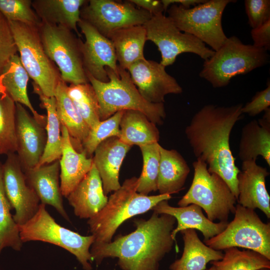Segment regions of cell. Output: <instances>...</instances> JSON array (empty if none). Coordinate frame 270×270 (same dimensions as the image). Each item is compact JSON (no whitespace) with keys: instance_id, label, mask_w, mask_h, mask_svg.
<instances>
[{"instance_id":"obj_1","label":"cell","mask_w":270,"mask_h":270,"mask_svg":"<svg viewBox=\"0 0 270 270\" xmlns=\"http://www.w3.org/2000/svg\"><path fill=\"white\" fill-rule=\"evenodd\" d=\"M242 104L230 106L206 104L192 117L185 134L196 159L207 164L210 173L218 175L237 199V176L240 170L235 164L230 145L232 130L242 114Z\"/></svg>"},{"instance_id":"obj_2","label":"cell","mask_w":270,"mask_h":270,"mask_svg":"<svg viewBox=\"0 0 270 270\" xmlns=\"http://www.w3.org/2000/svg\"><path fill=\"white\" fill-rule=\"evenodd\" d=\"M176 219L154 211L147 220H134L136 230L118 236L108 243L93 242L90 248L92 262L100 264L106 258H117L122 270H159L160 262L172 248V236Z\"/></svg>"},{"instance_id":"obj_3","label":"cell","mask_w":270,"mask_h":270,"mask_svg":"<svg viewBox=\"0 0 270 270\" xmlns=\"http://www.w3.org/2000/svg\"><path fill=\"white\" fill-rule=\"evenodd\" d=\"M138 178L126 179L120 187L114 192L104 208L88 219L90 231L94 242L108 243L118 227L126 220L152 210L158 202L169 200L171 195L146 196L137 192Z\"/></svg>"},{"instance_id":"obj_4","label":"cell","mask_w":270,"mask_h":270,"mask_svg":"<svg viewBox=\"0 0 270 270\" xmlns=\"http://www.w3.org/2000/svg\"><path fill=\"white\" fill-rule=\"evenodd\" d=\"M106 70L109 78L108 82L96 80L85 72L97 96L100 120L119 111L134 110L144 114L156 124H163L166 116L164 103L153 104L146 101L133 83L127 70L118 66V74H116L109 68Z\"/></svg>"},{"instance_id":"obj_5","label":"cell","mask_w":270,"mask_h":270,"mask_svg":"<svg viewBox=\"0 0 270 270\" xmlns=\"http://www.w3.org/2000/svg\"><path fill=\"white\" fill-rule=\"evenodd\" d=\"M269 61L266 50L244 44L233 36L228 38L220 48L204 60L199 76L214 88H222L234 77L246 74Z\"/></svg>"},{"instance_id":"obj_6","label":"cell","mask_w":270,"mask_h":270,"mask_svg":"<svg viewBox=\"0 0 270 270\" xmlns=\"http://www.w3.org/2000/svg\"><path fill=\"white\" fill-rule=\"evenodd\" d=\"M194 174L186 194L178 202L179 206L195 204L206 212L212 222H228L234 213L236 199L226 182L217 174L210 173L206 163L200 159L192 163Z\"/></svg>"},{"instance_id":"obj_7","label":"cell","mask_w":270,"mask_h":270,"mask_svg":"<svg viewBox=\"0 0 270 270\" xmlns=\"http://www.w3.org/2000/svg\"><path fill=\"white\" fill-rule=\"evenodd\" d=\"M22 242L41 241L60 246L74 255L84 270H92V260L90 248L94 242L92 235L84 236L58 224L40 204L34 216L18 226Z\"/></svg>"},{"instance_id":"obj_8","label":"cell","mask_w":270,"mask_h":270,"mask_svg":"<svg viewBox=\"0 0 270 270\" xmlns=\"http://www.w3.org/2000/svg\"><path fill=\"white\" fill-rule=\"evenodd\" d=\"M22 64L29 76L48 97L54 96L62 80L59 70L42 46L38 26L8 22Z\"/></svg>"},{"instance_id":"obj_9","label":"cell","mask_w":270,"mask_h":270,"mask_svg":"<svg viewBox=\"0 0 270 270\" xmlns=\"http://www.w3.org/2000/svg\"><path fill=\"white\" fill-rule=\"evenodd\" d=\"M40 40L48 58L56 64L61 79L77 84L89 82L82 62V41L70 29L42 22L38 26Z\"/></svg>"},{"instance_id":"obj_10","label":"cell","mask_w":270,"mask_h":270,"mask_svg":"<svg viewBox=\"0 0 270 270\" xmlns=\"http://www.w3.org/2000/svg\"><path fill=\"white\" fill-rule=\"evenodd\" d=\"M232 0H208L192 8L172 4L169 17L182 32L192 34L216 51L228 37L222 24L223 12Z\"/></svg>"},{"instance_id":"obj_11","label":"cell","mask_w":270,"mask_h":270,"mask_svg":"<svg viewBox=\"0 0 270 270\" xmlns=\"http://www.w3.org/2000/svg\"><path fill=\"white\" fill-rule=\"evenodd\" d=\"M234 218L220 234L204 243L222 250L230 248L252 250L270 260V223L264 222L254 210L236 204Z\"/></svg>"},{"instance_id":"obj_12","label":"cell","mask_w":270,"mask_h":270,"mask_svg":"<svg viewBox=\"0 0 270 270\" xmlns=\"http://www.w3.org/2000/svg\"><path fill=\"white\" fill-rule=\"evenodd\" d=\"M146 40L153 42L161 54L160 63L166 67L172 64L176 57L184 52L197 54L204 60L214 51L189 34L180 31L172 20L163 14L152 16L144 25Z\"/></svg>"},{"instance_id":"obj_13","label":"cell","mask_w":270,"mask_h":270,"mask_svg":"<svg viewBox=\"0 0 270 270\" xmlns=\"http://www.w3.org/2000/svg\"><path fill=\"white\" fill-rule=\"evenodd\" d=\"M152 16L130 0H90L80 10V18L106 38L116 30L144 25Z\"/></svg>"},{"instance_id":"obj_14","label":"cell","mask_w":270,"mask_h":270,"mask_svg":"<svg viewBox=\"0 0 270 270\" xmlns=\"http://www.w3.org/2000/svg\"><path fill=\"white\" fill-rule=\"evenodd\" d=\"M6 156L2 164L4 188L10 204L15 210L13 218L18 226L34 216L40 202L27 183L17 154L10 153Z\"/></svg>"},{"instance_id":"obj_15","label":"cell","mask_w":270,"mask_h":270,"mask_svg":"<svg viewBox=\"0 0 270 270\" xmlns=\"http://www.w3.org/2000/svg\"><path fill=\"white\" fill-rule=\"evenodd\" d=\"M165 68L160 62L144 58L134 63L127 70L142 96L150 102L160 104L164 102L167 94L182 92L177 80Z\"/></svg>"},{"instance_id":"obj_16","label":"cell","mask_w":270,"mask_h":270,"mask_svg":"<svg viewBox=\"0 0 270 270\" xmlns=\"http://www.w3.org/2000/svg\"><path fill=\"white\" fill-rule=\"evenodd\" d=\"M78 26L85 37V42L82 45L85 72L100 82H108L106 68L118 74V66L112 42L81 18Z\"/></svg>"},{"instance_id":"obj_17","label":"cell","mask_w":270,"mask_h":270,"mask_svg":"<svg viewBox=\"0 0 270 270\" xmlns=\"http://www.w3.org/2000/svg\"><path fill=\"white\" fill-rule=\"evenodd\" d=\"M16 106V153L23 170L37 166L46 144V125L30 114L22 104Z\"/></svg>"},{"instance_id":"obj_18","label":"cell","mask_w":270,"mask_h":270,"mask_svg":"<svg viewBox=\"0 0 270 270\" xmlns=\"http://www.w3.org/2000/svg\"><path fill=\"white\" fill-rule=\"evenodd\" d=\"M269 174L266 168L252 160L242 162V170L237 176L238 204L252 210H260L268 218H270V196L266 179Z\"/></svg>"},{"instance_id":"obj_19","label":"cell","mask_w":270,"mask_h":270,"mask_svg":"<svg viewBox=\"0 0 270 270\" xmlns=\"http://www.w3.org/2000/svg\"><path fill=\"white\" fill-rule=\"evenodd\" d=\"M23 171L27 183L36 194L40 204L53 206L70 222L64 206L60 190V160Z\"/></svg>"},{"instance_id":"obj_20","label":"cell","mask_w":270,"mask_h":270,"mask_svg":"<svg viewBox=\"0 0 270 270\" xmlns=\"http://www.w3.org/2000/svg\"><path fill=\"white\" fill-rule=\"evenodd\" d=\"M131 148L119 138L114 136L102 142L94 150L93 162L100 178L105 195L120 187V168Z\"/></svg>"},{"instance_id":"obj_21","label":"cell","mask_w":270,"mask_h":270,"mask_svg":"<svg viewBox=\"0 0 270 270\" xmlns=\"http://www.w3.org/2000/svg\"><path fill=\"white\" fill-rule=\"evenodd\" d=\"M152 210L159 214H165L174 216L177 222V226L172 232L173 240L176 242V236L178 232L186 229L197 230L206 240L222 232L228 222H214L209 220L203 214L202 208L195 204L186 206L174 207L170 206L168 200L158 202Z\"/></svg>"},{"instance_id":"obj_22","label":"cell","mask_w":270,"mask_h":270,"mask_svg":"<svg viewBox=\"0 0 270 270\" xmlns=\"http://www.w3.org/2000/svg\"><path fill=\"white\" fill-rule=\"evenodd\" d=\"M74 214L80 218L89 219L106 205L102 182L93 162L90 170L66 197Z\"/></svg>"},{"instance_id":"obj_23","label":"cell","mask_w":270,"mask_h":270,"mask_svg":"<svg viewBox=\"0 0 270 270\" xmlns=\"http://www.w3.org/2000/svg\"><path fill=\"white\" fill-rule=\"evenodd\" d=\"M62 154L60 159V184L62 196L66 198L88 173L93 164L92 158L73 146L66 128L61 126Z\"/></svg>"},{"instance_id":"obj_24","label":"cell","mask_w":270,"mask_h":270,"mask_svg":"<svg viewBox=\"0 0 270 270\" xmlns=\"http://www.w3.org/2000/svg\"><path fill=\"white\" fill-rule=\"evenodd\" d=\"M258 120H254L242 128L238 156L242 162L256 160L261 156L270 166V108Z\"/></svg>"},{"instance_id":"obj_25","label":"cell","mask_w":270,"mask_h":270,"mask_svg":"<svg viewBox=\"0 0 270 270\" xmlns=\"http://www.w3.org/2000/svg\"><path fill=\"white\" fill-rule=\"evenodd\" d=\"M87 1L34 0L32 7L42 22L67 28L80 37L77 26L80 20V10Z\"/></svg>"},{"instance_id":"obj_26","label":"cell","mask_w":270,"mask_h":270,"mask_svg":"<svg viewBox=\"0 0 270 270\" xmlns=\"http://www.w3.org/2000/svg\"><path fill=\"white\" fill-rule=\"evenodd\" d=\"M180 233L184 244L183 252L170 266V270H206L209 262L222 258L224 253L206 245L195 230L186 229Z\"/></svg>"},{"instance_id":"obj_27","label":"cell","mask_w":270,"mask_h":270,"mask_svg":"<svg viewBox=\"0 0 270 270\" xmlns=\"http://www.w3.org/2000/svg\"><path fill=\"white\" fill-rule=\"evenodd\" d=\"M29 76L17 54L8 61L0 75V86L4 92L16 103L27 107L34 118L42 124H46V116L38 114L32 104L28 95Z\"/></svg>"},{"instance_id":"obj_28","label":"cell","mask_w":270,"mask_h":270,"mask_svg":"<svg viewBox=\"0 0 270 270\" xmlns=\"http://www.w3.org/2000/svg\"><path fill=\"white\" fill-rule=\"evenodd\" d=\"M160 151L158 190L160 194L178 193L184 188L190 168L176 150H168L160 145Z\"/></svg>"},{"instance_id":"obj_29","label":"cell","mask_w":270,"mask_h":270,"mask_svg":"<svg viewBox=\"0 0 270 270\" xmlns=\"http://www.w3.org/2000/svg\"><path fill=\"white\" fill-rule=\"evenodd\" d=\"M114 46L118 66L128 70L136 62L144 59V48L146 34L143 25L121 28L108 38Z\"/></svg>"},{"instance_id":"obj_30","label":"cell","mask_w":270,"mask_h":270,"mask_svg":"<svg viewBox=\"0 0 270 270\" xmlns=\"http://www.w3.org/2000/svg\"><path fill=\"white\" fill-rule=\"evenodd\" d=\"M68 85L61 80L56 89L57 114L61 126L67 130L75 149L82 151V144L90 128L84 120L67 92Z\"/></svg>"},{"instance_id":"obj_31","label":"cell","mask_w":270,"mask_h":270,"mask_svg":"<svg viewBox=\"0 0 270 270\" xmlns=\"http://www.w3.org/2000/svg\"><path fill=\"white\" fill-rule=\"evenodd\" d=\"M120 128V140L131 146L137 145L140 147L158 142L160 140L156 124L138 110H124Z\"/></svg>"},{"instance_id":"obj_32","label":"cell","mask_w":270,"mask_h":270,"mask_svg":"<svg viewBox=\"0 0 270 270\" xmlns=\"http://www.w3.org/2000/svg\"><path fill=\"white\" fill-rule=\"evenodd\" d=\"M33 92L36 94L40 101V106L46 110V144L43 155L36 167L51 163L60 160L62 154L61 124L59 120L54 96H44L38 86L32 83Z\"/></svg>"},{"instance_id":"obj_33","label":"cell","mask_w":270,"mask_h":270,"mask_svg":"<svg viewBox=\"0 0 270 270\" xmlns=\"http://www.w3.org/2000/svg\"><path fill=\"white\" fill-rule=\"evenodd\" d=\"M222 258L212 261L210 264L218 270H256L260 268H270V260L256 252L238 248L224 250Z\"/></svg>"},{"instance_id":"obj_34","label":"cell","mask_w":270,"mask_h":270,"mask_svg":"<svg viewBox=\"0 0 270 270\" xmlns=\"http://www.w3.org/2000/svg\"><path fill=\"white\" fill-rule=\"evenodd\" d=\"M67 92L90 129L101 121L98 102L94 90L90 82L70 84L68 86Z\"/></svg>"},{"instance_id":"obj_35","label":"cell","mask_w":270,"mask_h":270,"mask_svg":"<svg viewBox=\"0 0 270 270\" xmlns=\"http://www.w3.org/2000/svg\"><path fill=\"white\" fill-rule=\"evenodd\" d=\"M2 164L0 162V253L4 248L8 247L19 251L23 244L18 226L11 214L12 208L5 192Z\"/></svg>"},{"instance_id":"obj_36","label":"cell","mask_w":270,"mask_h":270,"mask_svg":"<svg viewBox=\"0 0 270 270\" xmlns=\"http://www.w3.org/2000/svg\"><path fill=\"white\" fill-rule=\"evenodd\" d=\"M16 152V106L6 94H0V154Z\"/></svg>"},{"instance_id":"obj_37","label":"cell","mask_w":270,"mask_h":270,"mask_svg":"<svg viewBox=\"0 0 270 270\" xmlns=\"http://www.w3.org/2000/svg\"><path fill=\"white\" fill-rule=\"evenodd\" d=\"M160 144L156 142L140 146L142 169L138 178L137 192L146 196L158 190L157 183L160 160Z\"/></svg>"},{"instance_id":"obj_38","label":"cell","mask_w":270,"mask_h":270,"mask_svg":"<svg viewBox=\"0 0 270 270\" xmlns=\"http://www.w3.org/2000/svg\"><path fill=\"white\" fill-rule=\"evenodd\" d=\"M124 112H116L109 118L101 120L90 129L82 144V151L88 158H92L98 146L104 140L111 137L119 138L120 124Z\"/></svg>"},{"instance_id":"obj_39","label":"cell","mask_w":270,"mask_h":270,"mask_svg":"<svg viewBox=\"0 0 270 270\" xmlns=\"http://www.w3.org/2000/svg\"><path fill=\"white\" fill-rule=\"evenodd\" d=\"M0 12L8 22L34 26L41 22L32 7L31 0H0Z\"/></svg>"},{"instance_id":"obj_40","label":"cell","mask_w":270,"mask_h":270,"mask_svg":"<svg viewBox=\"0 0 270 270\" xmlns=\"http://www.w3.org/2000/svg\"><path fill=\"white\" fill-rule=\"evenodd\" d=\"M18 48L8 21L0 12V75Z\"/></svg>"},{"instance_id":"obj_41","label":"cell","mask_w":270,"mask_h":270,"mask_svg":"<svg viewBox=\"0 0 270 270\" xmlns=\"http://www.w3.org/2000/svg\"><path fill=\"white\" fill-rule=\"evenodd\" d=\"M244 6L248 24L252 29L270 20V0H245Z\"/></svg>"},{"instance_id":"obj_42","label":"cell","mask_w":270,"mask_h":270,"mask_svg":"<svg viewBox=\"0 0 270 270\" xmlns=\"http://www.w3.org/2000/svg\"><path fill=\"white\" fill-rule=\"evenodd\" d=\"M270 106V82H267L266 88L258 92L251 100L246 103L242 108V113L247 114L251 116L258 115Z\"/></svg>"},{"instance_id":"obj_43","label":"cell","mask_w":270,"mask_h":270,"mask_svg":"<svg viewBox=\"0 0 270 270\" xmlns=\"http://www.w3.org/2000/svg\"><path fill=\"white\" fill-rule=\"evenodd\" d=\"M250 34L254 42L253 46L266 51L270 50V20L256 28L252 29Z\"/></svg>"},{"instance_id":"obj_44","label":"cell","mask_w":270,"mask_h":270,"mask_svg":"<svg viewBox=\"0 0 270 270\" xmlns=\"http://www.w3.org/2000/svg\"><path fill=\"white\" fill-rule=\"evenodd\" d=\"M138 8L150 12L152 16L163 14L164 9L161 0H129Z\"/></svg>"},{"instance_id":"obj_45","label":"cell","mask_w":270,"mask_h":270,"mask_svg":"<svg viewBox=\"0 0 270 270\" xmlns=\"http://www.w3.org/2000/svg\"><path fill=\"white\" fill-rule=\"evenodd\" d=\"M205 0H161L163 6L164 11L168 10V7L172 4H180V5L186 8H190V6L193 7L204 3L206 2Z\"/></svg>"},{"instance_id":"obj_46","label":"cell","mask_w":270,"mask_h":270,"mask_svg":"<svg viewBox=\"0 0 270 270\" xmlns=\"http://www.w3.org/2000/svg\"><path fill=\"white\" fill-rule=\"evenodd\" d=\"M206 270H218L214 266L212 265V266L210 268Z\"/></svg>"},{"instance_id":"obj_47","label":"cell","mask_w":270,"mask_h":270,"mask_svg":"<svg viewBox=\"0 0 270 270\" xmlns=\"http://www.w3.org/2000/svg\"><path fill=\"white\" fill-rule=\"evenodd\" d=\"M256 270H270V268H258V269H257Z\"/></svg>"},{"instance_id":"obj_48","label":"cell","mask_w":270,"mask_h":270,"mask_svg":"<svg viewBox=\"0 0 270 270\" xmlns=\"http://www.w3.org/2000/svg\"><path fill=\"white\" fill-rule=\"evenodd\" d=\"M4 94L2 90V89L1 87H0V94Z\"/></svg>"}]
</instances>
